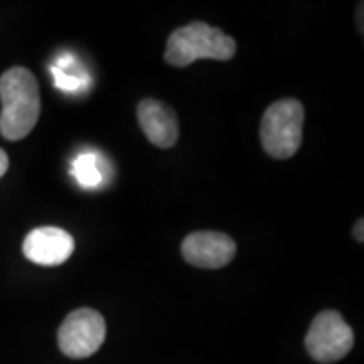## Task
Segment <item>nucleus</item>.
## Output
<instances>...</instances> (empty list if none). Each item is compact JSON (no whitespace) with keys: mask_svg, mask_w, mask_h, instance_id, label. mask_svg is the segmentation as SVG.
Segmentation results:
<instances>
[{"mask_svg":"<svg viewBox=\"0 0 364 364\" xmlns=\"http://www.w3.org/2000/svg\"><path fill=\"white\" fill-rule=\"evenodd\" d=\"M136 118L150 144L159 149L174 147L179 139V122L171 107L161 100L145 98L139 103Z\"/></svg>","mask_w":364,"mask_h":364,"instance_id":"8","label":"nucleus"},{"mask_svg":"<svg viewBox=\"0 0 364 364\" xmlns=\"http://www.w3.org/2000/svg\"><path fill=\"white\" fill-rule=\"evenodd\" d=\"M7 169H9V157H7V154L0 149V177L6 176Z\"/></svg>","mask_w":364,"mask_h":364,"instance_id":"11","label":"nucleus"},{"mask_svg":"<svg viewBox=\"0 0 364 364\" xmlns=\"http://www.w3.org/2000/svg\"><path fill=\"white\" fill-rule=\"evenodd\" d=\"M182 257L199 268H223L236 255V243L231 236L220 231H198L186 236L181 247Z\"/></svg>","mask_w":364,"mask_h":364,"instance_id":"6","label":"nucleus"},{"mask_svg":"<svg viewBox=\"0 0 364 364\" xmlns=\"http://www.w3.org/2000/svg\"><path fill=\"white\" fill-rule=\"evenodd\" d=\"M354 238H356L359 243H363V220H359L356 228H354Z\"/></svg>","mask_w":364,"mask_h":364,"instance_id":"12","label":"nucleus"},{"mask_svg":"<svg viewBox=\"0 0 364 364\" xmlns=\"http://www.w3.org/2000/svg\"><path fill=\"white\" fill-rule=\"evenodd\" d=\"M353 346V329L339 312L324 311L314 317L306 338V348L312 359L324 364L336 363L348 356Z\"/></svg>","mask_w":364,"mask_h":364,"instance_id":"4","label":"nucleus"},{"mask_svg":"<svg viewBox=\"0 0 364 364\" xmlns=\"http://www.w3.org/2000/svg\"><path fill=\"white\" fill-rule=\"evenodd\" d=\"M103 159H100L93 152H83L73 161L71 174L78 181V184L85 189L98 188L103 182L105 172L102 166Z\"/></svg>","mask_w":364,"mask_h":364,"instance_id":"9","label":"nucleus"},{"mask_svg":"<svg viewBox=\"0 0 364 364\" xmlns=\"http://www.w3.org/2000/svg\"><path fill=\"white\" fill-rule=\"evenodd\" d=\"M22 252L36 265L56 267L65 263L75 252V240L61 228L41 226L26 236Z\"/></svg>","mask_w":364,"mask_h":364,"instance_id":"7","label":"nucleus"},{"mask_svg":"<svg viewBox=\"0 0 364 364\" xmlns=\"http://www.w3.org/2000/svg\"><path fill=\"white\" fill-rule=\"evenodd\" d=\"M235 39H231L218 27L196 21L171 34L164 59L172 66L186 68L198 59L228 61L235 56Z\"/></svg>","mask_w":364,"mask_h":364,"instance_id":"2","label":"nucleus"},{"mask_svg":"<svg viewBox=\"0 0 364 364\" xmlns=\"http://www.w3.org/2000/svg\"><path fill=\"white\" fill-rule=\"evenodd\" d=\"M107 336V324L93 309H76L65 318L58 331V344L63 354L73 359L93 356L102 348Z\"/></svg>","mask_w":364,"mask_h":364,"instance_id":"5","label":"nucleus"},{"mask_svg":"<svg viewBox=\"0 0 364 364\" xmlns=\"http://www.w3.org/2000/svg\"><path fill=\"white\" fill-rule=\"evenodd\" d=\"M0 134L4 139H24L33 132L41 115L39 85L26 68L16 66L0 76Z\"/></svg>","mask_w":364,"mask_h":364,"instance_id":"1","label":"nucleus"},{"mask_svg":"<svg viewBox=\"0 0 364 364\" xmlns=\"http://www.w3.org/2000/svg\"><path fill=\"white\" fill-rule=\"evenodd\" d=\"M51 73L54 76V83L63 91H76L83 86V80L80 76H73L70 73L59 70L56 66H51Z\"/></svg>","mask_w":364,"mask_h":364,"instance_id":"10","label":"nucleus"},{"mask_svg":"<svg viewBox=\"0 0 364 364\" xmlns=\"http://www.w3.org/2000/svg\"><path fill=\"white\" fill-rule=\"evenodd\" d=\"M306 112L295 98H284L272 103L263 113L260 139L265 152L273 159H290L302 144Z\"/></svg>","mask_w":364,"mask_h":364,"instance_id":"3","label":"nucleus"}]
</instances>
